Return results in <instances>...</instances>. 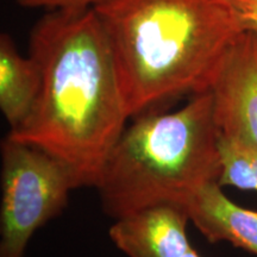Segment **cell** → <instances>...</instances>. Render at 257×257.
<instances>
[{
	"mask_svg": "<svg viewBox=\"0 0 257 257\" xmlns=\"http://www.w3.org/2000/svg\"><path fill=\"white\" fill-rule=\"evenodd\" d=\"M188 221L185 206L156 205L115 219L108 234L127 257H184L192 248Z\"/></svg>",
	"mask_w": 257,
	"mask_h": 257,
	"instance_id": "obj_6",
	"label": "cell"
},
{
	"mask_svg": "<svg viewBox=\"0 0 257 257\" xmlns=\"http://www.w3.org/2000/svg\"><path fill=\"white\" fill-rule=\"evenodd\" d=\"M220 174L219 131L207 91L176 111L135 117L108 153L95 187L105 213L119 219L156 205L187 207Z\"/></svg>",
	"mask_w": 257,
	"mask_h": 257,
	"instance_id": "obj_3",
	"label": "cell"
},
{
	"mask_svg": "<svg viewBox=\"0 0 257 257\" xmlns=\"http://www.w3.org/2000/svg\"><path fill=\"white\" fill-rule=\"evenodd\" d=\"M78 187L66 162L8 135L2 142L0 257H24L34 233L61 213Z\"/></svg>",
	"mask_w": 257,
	"mask_h": 257,
	"instance_id": "obj_4",
	"label": "cell"
},
{
	"mask_svg": "<svg viewBox=\"0 0 257 257\" xmlns=\"http://www.w3.org/2000/svg\"><path fill=\"white\" fill-rule=\"evenodd\" d=\"M184 257H201V256H200V255H199V253H198V251H197V250H195V249H194V248H193V246H192V248L188 250V251H187V253H186V255H185Z\"/></svg>",
	"mask_w": 257,
	"mask_h": 257,
	"instance_id": "obj_12",
	"label": "cell"
},
{
	"mask_svg": "<svg viewBox=\"0 0 257 257\" xmlns=\"http://www.w3.org/2000/svg\"><path fill=\"white\" fill-rule=\"evenodd\" d=\"M41 70L31 56L19 54L8 34L0 36V110L10 125L18 128L30 115L41 88Z\"/></svg>",
	"mask_w": 257,
	"mask_h": 257,
	"instance_id": "obj_8",
	"label": "cell"
},
{
	"mask_svg": "<svg viewBox=\"0 0 257 257\" xmlns=\"http://www.w3.org/2000/svg\"><path fill=\"white\" fill-rule=\"evenodd\" d=\"M245 22L249 29L257 30V0H224Z\"/></svg>",
	"mask_w": 257,
	"mask_h": 257,
	"instance_id": "obj_11",
	"label": "cell"
},
{
	"mask_svg": "<svg viewBox=\"0 0 257 257\" xmlns=\"http://www.w3.org/2000/svg\"><path fill=\"white\" fill-rule=\"evenodd\" d=\"M186 208L192 223L211 243L229 242L257 256V212L230 200L219 182L202 187Z\"/></svg>",
	"mask_w": 257,
	"mask_h": 257,
	"instance_id": "obj_7",
	"label": "cell"
},
{
	"mask_svg": "<svg viewBox=\"0 0 257 257\" xmlns=\"http://www.w3.org/2000/svg\"><path fill=\"white\" fill-rule=\"evenodd\" d=\"M105 0H17L23 8L49 11H81L95 8Z\"/></svg>",
	"mask_w": 257,
	"mask_h": 257,
	"instance_id": "obj_10",
	"label": "cell"
},
{
	"mask_svg": "<svg viewBox=\"0 0 257 257\" xmlns=\"http://www.w3.org/2000/svg\"><path fill=\"white\" fill-rule=\"evenodd\" d=\"M30 56L41 70L40 93L9 136L66 162L80 187H95L130 114L94 10L48 12L31 30Z\"/></svg>",
	"mask_w": 257,
	"mask_h": 257,
	"instance_id": "obj_1",
	"label": "cell"
},
{
	"mask_svg": "<svg viewBox=\"0 0 257 257\" xmlns=\"http://www.w3.org/2000/svg\"><path fill=\"white\" fill-rule=\"evenodd\" d=\"M93 10L130 118L207 92L225 54L249 29L224 0H105Z\"/></svg>",
	"mask_w": 257,
	"mask_h": 257,
	"instance_id": "obj_2",
	"label": "cell"
},
{
	"mask_svg": "<svg viewBox=\"0 0 257 257\" xmlns=\"http://www.w3.org/2000/svg\"><path fill=\"white\" fill-rule=\"evenodd\" d=\"M208 91L219 136L257 150V30L233 42Z\"/></svg>",
	"mask_w": 257,
	"mask_h": 257,
	"instance_id": "obj_5",
	"label": "cell"
},
{
	"mask_svg": "<svg viewBox=\"0 0 257 257\" xmlns=\"http://www.w3.org/2000/svg\"><path fill=\"white\" fill-rule=\"evenodd\" d=\"M219 185L257 192V150L219 136Z\"/></svg>",
	"mask_w": 257,
	"mask_h": 257,
	"instance_id": "obj_9",
	"label": "cell"
}]
</instances>
